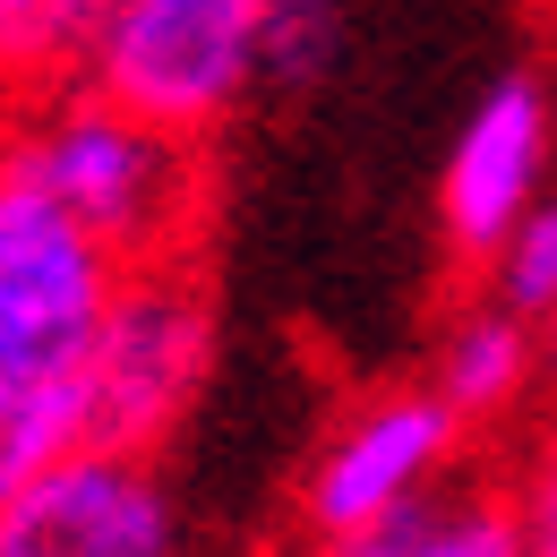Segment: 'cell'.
Instances as JSON below:
<instances>
[{"label":"cell","instance_id":"cell-13","mask_svg":"<svg viewBox=\"0 0 557 557\" xmlns=\"http://www.w3.org/2000/svg\"><path fill=\"white\" fill-rule=\"evenodd\" d=\"M506 515H515V541L523 557H557V412L523 437V455H515V472H506Z\"/></svg>","mask_w":557,"mask_h":557},{"label":"cell","instance_id":"cell-8","mask_svg":"<svg viewBox=\"0 0 557 557\" xmlns=\"http://www.w3.org/2000/svg\"><path fill=\"white\" fill-rule=\"evenodd\" d=\"M541 377H549V326L523 318V309H515L506 292H488V283L437 326V344H429V395L463 420V429L515 420L541 395Z\"/></svg>","mask_w":557,"mask_h":557},{"label":"cell","instance_id":"cell-5","mask_svg":"<svg viewBox=\"0 0 557 557\" xmlns=\"http://www.w3.org/2000/svg\"><path fill=\"white\" fill-rule=\"evenodd\" d=\"M557 172V103L532 70L488 77V95L463 112V129L446 146V172H437V240L463 275H488L515 232L541 214Z\"/></svg>","mask_w":557,"mask_h":557},{"label":"cell","instance_id":"cell-2","mask_svg":"<svg viewBox=\"0 0 557 557\" xmlns=\"http://www.w3.org/2000/svg\"><path fill=\"white\" fill-rule=\"evenodd\" d=\"M70 377H77V412H86V446L163 455L214 377V292L198 275V258L121 267Z\"/></svg>","mask_w":557,"mask_h":557},{"label":"cell","instance_id":"cell-15","mask_svg":"<svg viewBox=\"0 0 557 557\" xmlns=\"http://www.w3.org/2000/svg\"><path fill=\"white\" fill-rule=\"evenodd\" d=\"M541 326H549V377H557V318H541Z\"/></svg>","mask_w":557,"mask_h":557},{"label":"cell","instance_id":"cell-1","mask_svg":"<svg viewBox=\"0 0 557 557\" xmlns=\"http://www.w3.org/2000/svg\"><path fill=\"white\" fill-rule=\"evenodd\" d=\"M0 172L44 189L121 267H154V258H189L198 249V214H207L198 138H181V129L146 121L129 103H112L86 77L52 86V95H26L9 112Z\"/></svg>","mask_w":557,"mask_h":557},{"label":"cell","instance_id":"cell-14","mask_svg":"<svg viewBox=\"0 0 557 557\" xmlns=\"http://www.w3.org/2000/svg\"><path fill=\"white\" fill-rule=\"evenodd\" d=\"M488 292H506L523 318H557V189L541 198V214L515 232V249L488 267Z\"/></svg>","mask_w":557,"mask_h":557},{"label":"cell","instance_id":"cell-7","mask_svg":"<svg viewBox=\"0 0 557 557\" xmlns=\"http://www.w3.org/2000/svg\"><path fill=\"white\" fill-rule=\"evenodd\" d=\"M0 557H181V497L154 455L77 446L0 515Z\"/></svg>","mask_w":557,"mask_h":557},{"label":"cell","instance_id":"cell-9","mask_svg":"<svg viewBox=\"0 0 557 557\" xmlns=\"http://www.w3.org/2000/svg\"><path fill=\"white\" fill-rule=\"evenodd\" d=\"M77 446H86V412L70 369H0V515Z\"/></svg>","mask_w":557,"mask_h":557},{"label":"cell","instance_id":"cell-3","mask_svg":"<svg viewBox=\"0 0 557 557\" xmlns=\"http://www.w3.org/2000/svg\"><path fill=\"white\" fill-rule=\"evenodd\" d=\"M267 0H112L86 86L207 146L258 95Z\"/></svg>","mask_w":557,"mask_h":557},{"label":"cell","instance_id":"cell-11","mask_svg":"<svg viewBox=\"0 0 557 557\" xmlns=\"http://www.w3.org/2000/svg\"><path fill=\"white\" fill-rule=\"evenodd\" d=\"M318 557H523L515 541V515H506V497L497 488H437V497H420L412 515H395V523H377V532H360L344 549H318Z\"/></svg>","mask_w":557,"mask_h":557},{"label":"cell","instance_id":"cell-12","mask_svg":"<svg viewBox=\"0 0 557 557\" xmlns=\"http://www.w3.org/2000/svg\"><path fill=\"white\" fill-rule=\"evenodd\" d=\"M344 61V0H267L258 95H309Z\"/></svg>","mask_w":557,"mask_h":557},{"label":"cell","instance_id":"cell-6","mask_svg":"<svg viewBox=\"0 0 557 557\" xmlns=\"http://www.w3.org/2000/svg\"><path fill=\"white\" fill-rule=\"evenodd\" d=\"M121 258L44 189L0 172V369H70L95 335Z\"/></svg>","mask_w":557,"mask_h":557},{"label":"cell","instance_id":"cell-4","mask_svg":"<svg viewBox=\"0 0 557 557\" xmlns=\"http://www.w3.org/2000/svg\"><path fill=\"white\" fill-rule=\"evenodd\" d=\"M463 437L472 429L429 395V377L420 386H377V395L344 404L335 429L318 437L309 472H300V532L318 549H344L360 532L412 515L420 497H437L455 481Z\"/></svg>","mask_w":557,"mask_h":557},{"label":"cell","instance_id":"cell-10","mask_svg":"<svg viewBox=\"0 0 557 557\" xmlns=\"http://www.w3.org/2000/svg\"><path fill=\"white\" fill-rule=\"evenodd\" d=\"M112 0H0V86L9 95H52L95 70Z\"/></svg>","mask_w":557,"mask_h":557}]
</instances>
